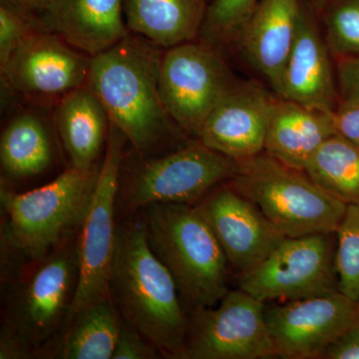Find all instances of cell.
<instances>
[{"instance_id":"26","label":"cell","mask_w":359,"mask_h":359,"mask_svg":"<svg viewBox=\"0 0 359 359\" xmlns=\"http://www.w3.org/2000/svg\"><path fill=\"white\" fill-rule=\"evenodd\" d=\"M339 292L359 304V205H348L335 231Z\"/></svg>"},{"instance_id":"3","label":"cell","mask_w":359,"mask_h":359,"mask_svg":"<svg viewBox=\"0 0 359 359\" xmlns=\"http://www.w3.org/2000/svg\"><path fill=\"white\" fill-rule=\"evenodd\" d=\"M142 210L149 244L192 313L219 304L229 292L230 266L197 205L153 204Z\"/></svg>"},{"instance_id":"6","label":"cell","mask_w":359,"mask_h":359,"mask_svg":"<svg viewBox=\"0 0 359 359\" xmlns=\"http://www.w3.org/2000/svg\"><path fill=\"white\" fill-rule=\"evenodd\" d=\"M78 252L69 238L36 266L11 295L0 358H26L48 344L65 325L76 290Z\"/></svg>"},{"instance_id":"19","label":"cell","mask_w":359,"mask_h":359,"mask_svg":"<svg viewBox=\"0 0 359 359\" xmlns=\"http://www.w3.org/2000/svg\"><path fill=\"white\" fill-rule=\"evenodd\" d=\"M332 112L278 97L264 152L285 166L304 171L316 151L337 134Z\"/></svg>"},{"instance_id":"31","label":"cell","mask_w":359,"mask_h":359,"mask_svg":"<svg viewBox=\"0 0 359 359\" xmlns=\"http://www.w3.org/2000/svg\"><path fill=\"white\" fill-rule=\"evenodd\" d=\"M332 116L337 134L359 145V105L339 101Z\"/></svg>"},{"instance_id":"21","label":"cell","mask_w":359,"mask_h":359,"mask_svg":"<svg viewBox=\"0 0 359 359\" xmlns=\"http://www.w3.org/2000/svg\"><path fill=\"white\" fill-rule=\"evenodd\" d=\"M209 0H126L130 32L162 49L199 39Z\"/></svg>"},{"instance_id":"29","label":"cell","mask_w":359,"mask_h":359,"mask_svg":"<svg viewBox=\"0 0 359 359\" xmlns=\"http://www.w3.org/2000/svg\"><path fill=\"white\" fill-rule=\"evenodd\" d=\"M159 355H162L159 349L122 318L119 339L112 359H155L160 358Z\"/></svg>"},{"instance_id":"11","label":"cell","mask_w":359,"mask_h":359,"mask_svg":"<svg viewBox=\"0 0 359 359\" xmlns=\"http://www.w3.org/2000/svg\"><path fill=\"white\" fill-rule=\"evenodd\" d=\"M92 56L58 35L37 32L27 37L0 66L2 84L33 107L54 108L88 82Z\"/></svg>"},{"instance_id":"33","label":"cell","mask_w":359,"mask_h":359,"mask_svg":"<svg viewBox=\"0 0 359 359\" xmlns=\"http://www.w3.org/2000/svg\"><path fill=\"white\" fill-rule=\"evenodd\" d=\"M57 2L58 0H0V4L13 7L20 13L32 18L42 30H43L42 21Z\"/></svg>"},{"instance_id":"18","label":"cell","mask_w":359,"mask_h":359,"mask_svg":"<svg viewBox=\"0 0 359 359\" xmlns=\"http://www.w3.org/2000/svg\"><path fill=\"white\" fill-rule=\"evenodd\" d=\"M125 2L58 0L42 21V28L88 55L95 56L129 34Z\"/></svg>"},{"instance_id":"2","label":"cell","mask_w":359,"mask_h":359,"mask_svg":"<svg viewBox=\"0 0 359 359\" xmlns=\"http://www.w3.org/2000/svg\"><path fill=\"white\" fill-rule=\"evenodd\" d=\"M110 297L123 320L164 358L186 359L189 320L173 276L149 244L142 219L118 228Z\"/></svg>"},{"instance_id":"14","label":"cell","mask_w":359,"mask_h":359,"mask_svg":"<svg viewBox=\"0 0 359 359\" xmlns=\"http://www.w3.org/2000/svg\"><path fill=\"white\" fill-rule=\"evenodd\" d=\"M196 205L238 276L259 266L285 238L254 203L228 182L215 187Z\"/></svg>"},{"instance_id":"28","label":"cell","mask_w":359,"mask_h":359,"mask_svg":"<svg viewBox=\"0 0 359 359\" xmlns=\"http://www.w3.org/2000/svg\"><path fill=\"white\" fill-rule=\"evenodd\" d=\"M43 32L32 18L13 7L0 4V66L33 33Z\"/></svg>"},{"instance_id":"16","label":"cell","mask_w":359,"mask_h":359,"mask_svg":"<svg viewBox=\"0 0 359 359\" xmlns=\"http://www.w3.org/2000/svg\"><path fill=\"white\" fill-rule=\"evenodd\" d=\"M334 61L313 13L302 4L297 37L283 69L278 96L325 111L340 99Z\"/></svg>"},{"instance_id":"5","label":"cell","mask_w":359,"mask_h":359,"mask_svg":"<svg viewBox=\"0 0 359 359\" xmlns=\"http://www.w3.org/2000/svg\"><path fill=\"white\" fill-rule=\"evenodd\" d=\"M99 166L69 167L50 183L15 193L1 188L9 248L32 263L41 261L80 229L95 187Z\"/></svg>"},{"instance_id":"34","label":"cell","mask_w":359,"mask_h":359,"mask_svg":"<svg viewBox=\"0 0 359 359\" xmlns=\"http://www.w3.org/2000/svg\"><path fill=\"white\" fill-rule=\"evenodd\" d=\"M309 4L313 7L314 9H318V11H323L327 4L334 0H309Z\"/></svg>"},{"instance_id":"12","label":"cell","mask_w":359,"mask_h":359,"mask_svg":"<svg viewBox=\"0 0 359 359\" xmlns=\"http://www.w3.org/2000/svg\"><path fill=\"white\" fill-rule=\"evenodd\" d=\"M218 308L193 311L189 320L186 359L275 358L264 306L240 289L229 290Z\"/></svg>"},{"instance_id":"7","label":"cell","mask_w":359,"mask_h":359,"mask_svg":"<svg viewBox=\"0 0 359 359\" xmlns=\"http://www.w3.org/2000/svg\"><path fill=\"white\" fill-rule=\"evenodd\" d=\"M127 142L110 122L105 153L77 238V285L65 325L79 311L110 299V276L117 244L116 204Z\"/></svg>"},{"instance_id":"8","label":"cell","mask_w":359,"mask_h":359,"mask_svg":"<svg viewBox=\"0 0 359 359\" xmlns=\"http://www.w3.org/2000/svg\"><path fill=\"white\" fill-rule=\"evenodd\" d=\"M141 157L120 182L119 204L126 212L153 204H196L240 167L198 139L159 157Z\"/></svg>"},{"instance_id":"13","label":"cell","mask_w":359,"mask_h":359,"mask_svg":"<svg viewBox=\"0 0 359 359\" xmlns=\"http://www.w3.org/2000/svg\"><path fill=\"white\" fill-rule=\"evenodd\" d=\"M266 304L264 316L276 356L316 359L359 323V304L339 290L325 295Z\"/></svg>"},{"instance_id":"20","label":"cell","mask_w":359,"mask_h":359,"mask_svg":"<svg viewBox=\"0 0 359 359\" xmlns=\"http://www.w3.org/2000/svg\"><path fill=\"white\" fill-rule=\"evenodd\" d=\"M109 117L88 85L70 92L53 108V127L70 167L89 170L106 147Z\"/></svg>"},{"instance_id":"17","label":"cell","mask_w":359,"mask_h":359,"mask_svg":"<svg viewBox=\"0 0 359 359\" xmlns=\"http://www.w3.org/2000/svg\"><path fill=\"white\" fill-rule=\"evenodd\" d=\"M302 9L301 0H261L233 43L276 95L297 37Z\"/></svg>"},{"instance_id":"15","label":"cell","mask_w":359,"mask_h":359,"mask_svg":"<svg viewBox=\"0 0 359 359\" xmlns=\"http://www.w3.org/2000/svg\"><path fill=\"white\" fill-rule=\"evenodd\" d=\"M278 98L259 82L238 79L205 120L198 140L238 162L261 154Z\"/></svg>"},{"instance_id":"23","label":"cell","mask_w":359,"mask_h":359,"mask_svg":"<svg viewBox=\"0 0 359 359\" xmlns=\"http://www.w3.org/2000/svg\"><path fill=\"white\" fill-rule=\"evenodd\" d=\"M121 325V316L111 297L92 304L65 325L58 358L112 359Z\"/></svg>"},{"instance_id":"27","label":"cell","mask_w":359,"mask_h":359,"mask_svg":"<svg viewBox=\"0 0 359 359\" xmlns=\"http://www.w3.org/2000/svg\"><path fill=\"white\" fill-rule=\"evenodd\" d=\"M320 13L334 60L359 57V0H334Z\"/></svg>"},{"instance_id":"25","label":"cell","mask_w":359,"mask_h":359,"mask_svg":"<svg viewBox=\"0 0 359 359\" xmlns=\"http://www.w3.org/2000/svg\"><path fill=\"white\" fill-rule=\"evenodd\" d=\"M261 0H210L200 41L218 49L233 46L238 33Z\"/></svg>"},{"instance_id":"4","label":"cell","mask_w":359,"mask_h":359,"mask_svg":"<svg viewBox=\"0 0 359 359\" xmlns=\"http://www.w3.org/2000/svg\"><path fill=\"white\" fill-rule=\"evenodd\" d=\"M228 183L254 203L285 238L334 233L348 205L306 172L285 166L266 152L241 161L238 173Z\"/></svg>"},{"instance_id":"1","label":"cell","mask_w":359,"mask_h":359,"mask_svg":"<svg viewBox=\"0 0 359 359\" xmlns=\"http://www.w3.org/2000/svg\"><path fill=\"white\" fill-rule=\"evenodd\" d=\"M162 52L130 32L110 48L92 56L87 85L103 104L109 121L140 156L152 154L171 142H189L161 97Z\"/></svg>"},{"instance_id":"32","label":"cell","mask_w":359,"mask_h":359,"mask_svg":"<svg viewBox=\"0 0 359 359\" xmlns=\"http://www.w3.org/2000/svg\"><path fill=\"white\" fill-rule=\"evenodd\" d=\"M325 359H359V323L335 339L321 355Z\"/></svg>"},{"instance_id":"9","label":"cell","mask_w":359,"mask_h":359,"mask_svg":"<svg viewBox=\"0 0 359 359\" xmlns=\"http://www.w3.org/2000/svg\"><path fill=\"white\" fill-rule=\"evenodd\" d=\"M237 80L224 54L199 39L163 49L161 97L189 138L198 139L205 120Z\"/></svg>"},{"instance_id":"22","label":"cell","mask_w":359,"mask_h":359,"mask_svg":"<svg viewBox=\"0 0 359 359\" xmlns=\"http://www.w3.org/2000/svg\"><path fill=\"white\" fill-rule=\"evenodd\" d=\"M35 109L21 111L8 122L0 139L2 172L11 178H32L43 173L54 159L49 124Z\"/></svg>"},{"instance_id":"24","label":"cell","mask_w":359,"mask_h":359,"mask_svg":"<svg viewBox=\"0 0 359 359\" xmlns=\"http://www.w3.org/2000/svg\"><path fill=\"white\" fill-rule=\"evenodd\" d=\"M304 172L346 205H359V145L335 134L321 145Z\"/></svg>"},{"instance_id":"10","label":"cell","mask_w":359,"mask_h":359,"mask_svg":"<svg viewBox=\"0 0 359 359\" xmlns=\"http://www.w3.org/2000/svg\"><path fill=\"white\" fill-rule=\"evenodd\" d=\"M334 233L283 238L259 266L238 276V287L263 302L337 292Z\"/></svg>"},{"instance_id":"30","label":"cell","mask_w":359,"mask_h":359,"mask_svg":"<svg viewBox=\"0 0 359 359\" xmlns=\"http://www.w3.org/2000/svg\"><path fill=\"white\" fill-rule=\"evenodd\" d=\"M340 101L359 105V57L334 60Z\"/></svg>"}]
</instances>
